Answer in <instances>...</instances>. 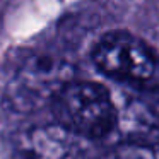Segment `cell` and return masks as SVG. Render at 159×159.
I'll return each mask as SVG.
<instances>
[{"mask_svg": "<svg viewBox=\"0 0 159 159\" xmlns=\"http://www.w3.org/2000/svg\"><path fill=\"white\" fill-rule=\"evenodd\" d=\"M91 60L103 75L140 93L159 96V53L130 31H108L98 38Z\"/></svg>", "mask_w": 159, "mask_h": 159, "instance_id": "obj_1", "label": "cell"}, {"mask_svg": "<svg viewBox=\"0 0 159 159\" xmlns=\"http://www.w3.org/2000/svg\"><path fill=\"white\" fill-rule=\"evenodd\" d=\"M75 79V67L67 58L31 53L16 65L4 89V104L14 113H31L53 104L63 87Z\"/></svg>", "mask_w": 159, "mask_h": 159, "instance_id": "obj_2", "label": "cell"}, {"mask_svg": "<svg viewBox=\"0 0 159 159\" xmlns=\"http://www.w3.org/2000/svg\"><path fill=\"white\" fill-rule=\"evenodd\" d=\"M58 121L84 139L101 140L120 127V113L110 89L91 80H70L55 101Z\"/></svg>", "mask_w": 159, "mask_h": 159, "instance_id": "obj_3", "label": "cell"}, {"mask_svg": "<svg viewBox=\"0 0 159 159\" xmlns=\"http://www.w3.org/2000/svg\"><path fill=\"white\" fill-rule=\"evenodd\" d=\"M82 140L86 139L58 121L28 130L19 144L24 159H82Z\"/></svg>", "mask_w": 159, "mask_h": 159, "instance_id": "obj_4", "label": "cell"}, {"mask_svg": "<svg viewBox=\"0 0 159 159\" xmlns=\"http://www.w3.org/2000/svg\"><path fill=\"white\" fill-rule=\"evenodd\" d=\"M108 159H159L157 140H130L116 145Z\"/></svg>", "mask_w": 159, "mask_h": 159, "instance_id": "obj_5", "label": "cell"}]
</instances>
